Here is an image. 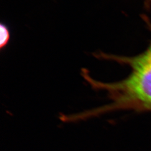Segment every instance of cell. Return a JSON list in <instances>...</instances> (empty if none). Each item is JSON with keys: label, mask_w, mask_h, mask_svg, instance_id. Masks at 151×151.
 Returning a JSON list of instances; mask_svg holds the SVG:
<instances>
[{"label": "cell", "mask_w": 151, "mask_h": 151, "mask_svg": "<svg viewBox=\"0 0 151 151\" xmlns=\"http://www.w3.org/2000/svg\"><path fill=\"white\" fill-rule=\"evenodd\" d=\"M151 32V22L143 16ZM93 55L100 60H113L129 66V75L122 81L104 83L92 79L88 70H82V75L93 88L108 92L111 103L81 113L83 119L116 110H133L137 113L151 112V41L147 48L134 56H120L101 52Z\"/></svg>", "instance_id": "6da1fadb"}, {"label": "cell", "mask_w": 151, "mask_h": 151, "mask_svg": "<svg viewBox=\"0 0 151 151\" xmlns=\"http://www.w3.org/2000/svg\"><path fill=\"white\" fill-rule=\"evenodd\" d=\"M10 40V32L9 28L5 24H0V48L2 50L7 45Z\"/></svg>", "instance_id": "7a4b0ae2"}, {"label": "cell", "mask_w": 151, "mask_h": 151, "mask_svg": "<svg viewBox=\"0 0 151 151\" xmlns=\"http://www.w3.org/2000/svg\"><path fill=\"white\" fill-rule=\"evenodd\" d=\"M145 5L147 9L151 7V0H145Z\"/></svg>", "instance_id": "3957f363"}]
</instances>
